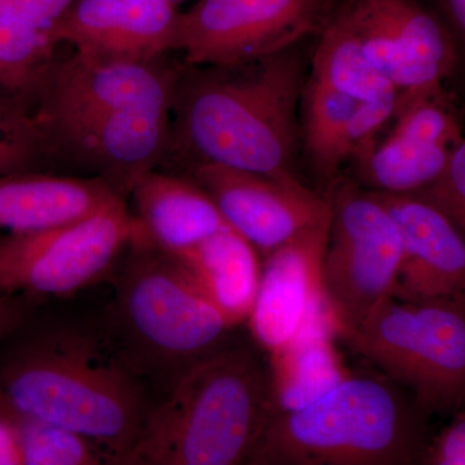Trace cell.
I'll return each mask as SVG.
<instances>
[{
    "label": "cell",
    "mask_w": 465,
    "mask_h": 465,
    "mask_svg": "<svg viewBox=\"0 0 465 465\" xmlns=\"http://www.w3.org/2000/svg\"><path fill=\"white\" fill-rule=\"evenodd\" d=\"M454 420L425 449L420 465H465V412H455Z\"/></svg>",
    "instance_id": "4316f807"
},
{
    "label": "cell",
    "mask_w": 465,
    "mask_h": 465,
    "mask_svg": "<svg viewBox=\"0 0 465 465\" xmlns=\"http://www.w3.org/2000/svg\"><path fill=\"white\" fill-rule=\"evenodd\" d=\"M454 146L440 145L391 128L381 143L375 142L353 161L360 179L371 188L370 191L409 194L430 183L442 170Z\"/></svg>",
    "instance_id": "44dd1931"
},
{
    "label": "cell",
    "mask_w": 465,
    "mask_h": 465,
    "mask_svg": "<svg viewBox=\"0 0 465 465\" xmlns=\"http://www.w3.org/2000/svg\"><path fill=\"white\" fill-rule=\"evenodd\" d=\"M182 70L150 63H99L74 54L42 79L36 143L91 171L127 200L171 145V113Z\"/></svg>",
    "instance_id": "6da1fadb"
},
{
    "label": "cell",
    "mask_w": 465,
    "mask_h": 465,
    "mask_svg": "<svg viewBox=\"0 0 465 465\" xmlns=\"http://www.w3.org/2000/svg\"><path fill=\"white\" fill-rule=\"evenodd\" d=\"M277 415L271 370L252 349L224 347L150 407L124 465L247 464Z\"/></svg>",
    "instance_id": "277c9868"
},
{
    "label": "cell",
    "mask_w": 465,
    "mask_h": 465,
    "mask_svg": "<svg viewBox=\"0 0 465 465\" xmlns=\"http://www.w3.org/2000/svg\"><path fill=\"white\" fill-rule=\"evenodd\" d=\"M134 217L124 200L45 231L0 238V293L66 298L103 281L125 252Z\"/></svg>",
    "instance_id": "9c48e42d"
},
{
    "label": "cell",
    "mask_w": 465,
    "mask_h": 465,
    "mask_svg": "<svg viewBox=\"0 0 465 465\" xmlns=\"http://www.w3.org/2000/svg\"><path fill=\"white\" fill-rule=\"evenodd\" d=\"M168 2L173 3V5H177V3L183 2V0H168Z\"/></svg>",
    "instance_id": "1f68e13d"
},
{
    "label": "cell",
    "mask_w": 465,
    "mask_h": 465,
    "mask_svg": "<svg viewBox=\"0 0 465 465\" xmlns=\"http://www.w3.org/2000/svg\"><path fill=\"white\" fill-rule=\"evenodd\" d=\"M125 253L105 333L134 374L167 393L189 369L225 347L232 326L182 262L140 237L134 224Z\"/></svg>",
    "instance_id": "8992f818"
},
{
    "label": "cell",
    "mask_w": 465,
    "mask_h": 465,
    "mask_svg": "<svg viewBox=\"0 0 465 465\" xmlns=\"http://www.w3.org/2000/svg\"><path fill=\"white\" fill-rule=\"evenodd\" d=\"M134 232L168 255H182L231 228L215 202L194 180L153 170L134 183Z\"/></svg>",
    "instance_id": "2e32d148"
},
{
    "label": "cell",
    "mask_w": 465,
    "mask_h": 465,
    "mask_svg": "<svg viewBox=\"0 0 465 465\" xmlns=\"http://www.w3.org/2000/svg\"><path fill=\"white\" fill-rule=\"evenodd\" d=\"M30 305L25 295L0 293V342L24 326L32 313Z\"/></svg>",
    "instance_id": "f1b7e54d"
},
{
    "label": "cell",
    "mask_w": 465,
    "mask_h": 465,
    "mask_svg": "<svg viewBox=\"0 0 465 465\" xmlns=\"http://www.w3.org/2000/svg\"><path fill=\"white\" fill-rule=\"evenodd\" d=\"M331 17L397 88L396 104L442 90L457 67V39L419 0H344Z\"/></svg>",
    "instance_id": "8fae6325"
},
{
    "label": "cell",
    "mask_w": 465,
    "mask_h": 465,
    "mask_svg": "<svg viewBox=\"0 0 465 465\" xmlns=\"http://www.w3.org/2000/svg\"><path fill=\"white\" fill-rule=\"evenodd\" d=\"M143 381L106 333L56 327L30 335L0 361V409L74 430L121 464L150 410Z\"/></svg>",
    "instance_id": "7a4b0ae2"
},
{
    "label": "cell",
    "mask_w": 465,
    "mask_h": 465,
    "mask_svg": "<svg viewBox=\"0 0 465 465\" xmlns=\"http://www.w3.org/2000/svg\"><path fill=\"white\" fill-rule=\"evenodd\" d=\"M331 210L265 256L258 292L249 316L258 344L274 354L289 345L307 324L333 321L322 286V262Z\"/></svg>",
    "instance_id": "4fadbf2b"
},
{
    "label": "cell",
    "mask_w": 465,
    "mask_h": 465,
    "mask_svg": "<svg viewBox=\"0 0 465 465\" xmlns=\"http://www.w3.org/2000/svg\"><path fill=\"white\" fill-rule=\"evenodd\" d=\"M400 232L393 298L424 302L464 295V234L442 213L411 194L371 191Z\"/></svg>",
    "instance_id": "9a60e30c"
},
{
    "label": "cell",
    "mask_w": 465,
    "mask_h": 465,
    "mask_svg": "<svg viewBox=\"0 0 465 465\" xmlns=\"http://www.w3.org/2000/svg\"><path fill=\"white\" fill-rule=\"evenodd\" d=\"M430 418L388 378L351 374L311 405L272 419L250 465H419Z\"/></svg>",
    "instance_id": "5b68a950"
},
{
    "label": "cell",
    "mask_w": 465,
    "mask_h": 465,
    "mask_svg": "<svg viewBox=\"0 0 465 465\" xmlns=\"http://www.w3.org/2000/svg\"><path fill=\"white\" fill-rule=\"evenodd\" d=\"M193 180L232 231L264 256L331 210L327 198L309 191L292 173L273 176L202 163L193 166Z\"/></svg>",
    "instance_id": "7c38bea8"
},
{
    "label": "cell",
    "mask_w": 465,
    "mask_h": 465,
    "mask_svg": "<svg viewBox=\"0 0 465 465\" xmlns=\"http://www.w3.org/2000/svg\"><path fill=\"white\" fill-rule=\"evenodd\" d=\"M304 66L295 47L232 66H185L174 90L171 145L194 164L292 173Z\"/></svg>",
    "instance_id": "3957f363"
},
{
    "label": "cell",
    "mask_w": 465,
    "mask_h": 465,
    "mask_svg": "<svg viewBox=\"0 0 465 465\" xmlns=\"http://www.w3.org/2000/svg\"><path fill=\"white\" fill-rule=\"evenodd\" d=\"M330 321L309 323L295 339L272 354V391L277 414L313 403L351 375L335 347Z\"/></svg>",
    "instance_id": "d6986e66"
},
{
    "label": "cell",
    "mask_w": 465,
    "mask_h": 465,
    "mask_svg": "<svg viewBox=\"0 0 465 465\" xmlns=\"http://www.w3.org/2000/svg\"><path fill=\"white\" fill-rule=\"evenodd\" d=\"M309 79L358 103H396L399 91L367 58L360 41L330 15Z\"/></svg>",
    "instance_id": "ffe728a7"
},
{
    "label": "cell",
    "mask_w": 465,
    "mask_h": 465,
    "mask_svg": "<svg viewBox=\"0 0 465 465\" xmlns=\"http://www.w3.org/2000/svg\"><path fill=\"white\" fill-rule=\"evenodd\" d=\"M443 24L458 43L464 41L465 36V0H436Z\"/></svg>",
    "instance_id": "4dcf8cb0"
},
{
    "label": "cell",
    "mask_w": 465,
    "mask_h": 465,
    "mask_svg": "<svg viewBox=\"0 0 465 465\" xmlns=\"http://www.w3.org/2000/svg\"><path fill=\"white\" fill-rule=\"evenodd\" d=\"M174 258L232 327L249 320L262 271L250 242L226 228Z\"/></svg>",
    "instance_id": "ac0fdd59"
},
{
    "label": "cell",
    "mask_w": 465,
    "mask_h": 465,
    "mask_svg": "<svg viewBox=\"0 0 465 465\" xmlns=\"http://www.w3.org/2000/svg\"><path fill=\"white\" fill-rule=\"evenodd\" d=\"M442 213L465 232V142L460 140L450 152L442 170L418 191L409 193Z\"/></svg>",
    "instance_id": "d4e9b609"
},
{
    "label": "cell",
    "mask_w": 465,
    "mask_h": 465,
    "mask_svg": "<svg viewBox=\"0 0 465 465\" xmlns=\"http://www.w3.org/2000/svg\"><path fill=\"white\" fill-rule=\"evenodd\" d=\"M0 465H23L16 419L0 409Z\"/></svg>",
    "instance_id": "f546056e"
},
{
    "label": "cell",
    "mask_w": 465,
    "mask_h": 465,
    "mask_svg": "<svg viewBox=\"0 0 465 465\" xmlns=\"http://www.w3.org/2000/svg\"><path fill=\"white\" fill-rule=\"evenodd\" d=\"M75 0H0V17L48 29Z\"/></svg>",
    "instance_id": "83f0119b"
},
{
    "label": "cell",
    "mask_w": 465,
    "mask_h": 465,
    "mask_svg": "<svg viewBox=\"0 0 465 465\" xmlns=\"http://www.w3.org/2000/svg\"><path fill=\"white\" fill-rule=\"evenodd\" d=\"M428 418L465 402V296L412 302L385 296L345 336Z\"/></svg>",
    "instance_id": "52a82bcc"
},
{
    "label": "cell",
    "mask_w": 465,
    "mask_h": 465,
    "mask_svg": "<svg viewBox=\"0 0 465 465\" xmlns=\"http://www.w3.org/2000/svg\"><path fill=\"white\" fill-rule=\"evenodd\" d=\"M56 45L48 29L0 17V90L35 94L54 64Z\"/></svg>",
    "instance_id": "603a6c76"
},
{
    "label": "cell",
    "mask_w": 465,
    "mask_h": 465,
    "mask_svg": "<svg viewBox=\"0 0 465 465\" xmlns=\"http://www.w3.org/2000/svg\"><path fill=\"white\" fill-rule=\"evenodd\" d=\"M124 200L99 177L0 174V231L23 234L70 224ZM125 201V200H124Z\"/></svg>",
    "instance_id": "e0dca14e"
},
{
    "label": "cell",
    "mask_w": 465,
    "mask_h": 465,
    "mask_svg": "<svg viewBox=\"0 0 465 465\" xmlns=\"http://www.w3.org/2000/svg\"><path fill=\"white\" fill-rule=\"evenodd\" d=\"M322 286L336 333L348 335L385 296L399 274L400 232L371 191L351 180H333Z\"/></svg>",
    "instance_id": "ba28073f"
},
{
    "label": "cell",
    "mask_w": 465,
    "mask_h": 465,
    "mask_svg": "<svg viewBox=\"0 0 465 465\" xmlns=\"http://www.w3.org/2000/svg\"><path fill=\"white\" fill-rule=\"evenodd\" d=\"M35 136L29 121H0V174L25 173L32 163Z\"/></svg>",
    "instance_id": "484cf974"
},
{
    "label": "cell",
    "mask_w": 465,
    "mask_h": 465,
    "mask_svg": "<svg viewBox=\"0 0 465 465\" xmlns=\"http://www.w3.org/2000/svg\"><path fill=\"white\" fill-rule=\"evenodd\" d=\"M331 0H198L179 14L173 51L185 66H232L295 47L321 33Z\"/></svg>",
    "instance_id": "30bf717a"
},
{
    "label": "cell",
    "mask_w": 465,
    "mask_h": 465,
    "mask_svg": "<svg viewBox=\"0 0 465 465\" xmlns=\"http://www.w3.org/2000/svg\"><path fill=\"white\" fill-rule=\"evenodd\" d=\"M176 5L168 0H75L48 30L99 63H150L173 51Z\"/></svg>",
    "instance_id": "5bb4252c"
},
{
    "label": "cell",
    "mask_w": 465,
    "mask_h": 465,
    "mask_svg": "<svg viewBox=\"0 0 465 465\" xmlns=\"http://www.w3.org/2000/svg\"><path fill=\"white\" fill-rule=\"evenodd\" d=\"M15 419L20 432L23 465L110 464L103 449L74 430L45 421Z\"/></svg>",
    "instance_id": "cb8c5ba5"
},
{
    "label": "cell",
    "mask_w": 465,
    "mask_h": 465,
    "mask_svg": "<svg viewBox=\"0 0 465 465\" xmlns=\"http://www.w3.org/2000/svg\"><path fill=\"white\" fill-rule=\"evenodd\" d=\"M358 104L311 79L302 87L300 137L309 163L323 182L332 183L349 159V122Z\"/></svg>",
    "instance_id": "7402d4cb"
}]
</instances>
